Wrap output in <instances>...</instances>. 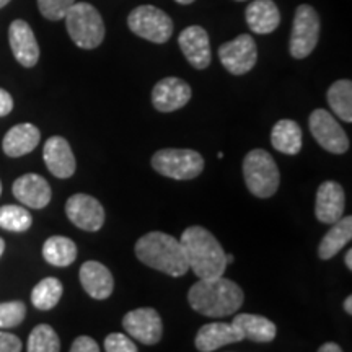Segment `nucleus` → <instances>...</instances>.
Here are the masks:
<instances>
[{"label": "nucleus", "instance_id": "nucleus-39", "mask_svg": "<svg viewBox=\"0 0 352 352\" xmlns=\"http://www.w3.org/2000/svg\"><path fill=\"white\" fill-rule=\"evenodd\" d=\"M344 310H346V314H352V297L351 296H347V298L344 300Z\"/></svg>", "mask_w": 352, "mask_h": 352}, {"label": "nucleus", "instance_id": "nucleus-21", "mask_svg": "<svg viewBox=\"0 0 352 352\" xmlns=\"http://www.w3.org/2000/svg\"><path fill=\"white\" fill-rule=\"evenodd\" d=\"M243 340L241 333L230 323H208L196 334V347L201 352H212L219 347Z\"/></svg>", "mask_w": 352, "mask_h": 352}, {"label": "nucleus", "instance_id": "nucleus-15", "mask_svg": "<svg viewBox=\"0 0 352 352\" xmlns=\"http://www.w3.org/2000/svg\"><path fill=\"white\" fill-rule=\"evenodd\" d=\"M346 196L344 189L336 182H324L316 191L315 215L320 222L333 226L344 215Z\"/></svg>", "mask_w": 352, "mask_h": 352}, {"label": "nucleus", "instance_id": "nucleus-40", "mask_svg": "<svg viewBox=\"0 0 352 352\" xmlns=\"http://www.w3.org/2000/svg\"><path fill=\"white\" fill-rule=\"evenodd\" d=\"M3 250H6V241H3L2 236H0V256L3 254Z\"/></svg>", "mask_w": 352, "mask_h": 352}, {"label": "nucleus", "instance_id": "nucleus-3", "mask_svg": "<svg viewBox=\"0 0 352 352\" xmlns=\"http://www.w3.org/2000/svg\"><path fill=\"white\" fill-rule=\"evenodd\" d=\"M135 256L145 266L165 274L179 277L189 270L182 241L164 232H151L135 243Z\"/></svg>", "mask_w": 352, "mask_h": 352}, {"label": "nucleus", "instance_id": "nucleus-33", "mask_svg": "<svg viewBox=\"0 0 352 352\" xmlns=\"http://www.w3.org/2000/svg\"><path fill=\"white\" fill-rule=\"evenodd\" d=\"M104 351L107 352H139L138 346L122 333H111L104 340Z\"/></svg>", "mask_w": 352, "mask_h": 352}, {"label": "nucleus", "instance_id": "nucleus-11", "mask_svg": "<svg viewBox=\"0 0 352 352\" xmlns=\"http://www.w3.org/2000/svg\"><path fill=\"white\" fill-rule=\"evenodd\" d=\"M122 327L131 338L147 346L157 344L164 334V324L157 310L153 308H135L127 311L122 318Z\"/></svg>", "mask_w": 352, "mask_h": 352}, {"label": "nucleus", "instance_id": "nucleus-38", "mask_svg": "<svg viewBox=\"0 0 352 352\" xmlns=\"http://www.w3.org/2000/svg\"><path fill=\"white\" fill-rule=\"evenodd\" d=\"M344 263H346L347 270L352 271V250H347V253H346V258H344Z\"/></svg>", "mask_w": 352, "mask_h": 352}, {"label": "nucleus", "instance_id": "nucleus-29", "mask_svg": "<svg viewBox=\"0 0 352 352\" xmlns=\"http://www.w3.org/2000/svg\"><path fill=\"white\" fill-rule=\"evenodd\" d=\"M28 352H60V341L50 324H38L30 333Z\"/></svg>", "mask_w": 352, "mask_h": 352}, {"label": "nucleus", "instance_id": "nucleus-26", "mask_svg": "<svg viewBox=\"0 0 352 352\" xmlns=\"http://www.w3.org/2000/svg\"><path fill=\"white\" fill-rule=\"evenodd\" d=\"M43 258L52 266H70L77 259V245L67 236H51L43 245Z\"/></svg>", "mask_w": 352, "mask_h": 352}, {"label": "nucleus", "instance_id": "nucleus-36", "mask_svg": "<svg viewBox=\"0 0 352 352\" xmlns=\"http://www.w3.org/2000/svg\"><path fill=\"white\" fill-rule=\"evenodd\" d=\"M13 109V98L12 95L8 94V91L2 90L0 88V118L7 116V114H10Z\"/></svg>", "mask_w": 352, "mask_h": 352}, {"label": "nucleus", "instance_id": "nucleus-41", "mask_svg": "<svg viewBox=\"0 0 352 352\" xmlns=\"http://www.w3.org/2000/svg\"><path fill=\"white\" fill-rule=\"evenodd\" d=\"M178 3H182V6H189V3H192L195 0H176Z\"/></svg>", "mask_w": 352, "mask_h": 352}, {"label": "nucleus", "instance_id": "nucleus-14", "mask_svg": "<svg viewBox=\"0 0 352 352\" xmlns=\"http://www.w3.org/2000/svg\"><path fill=\"white\" fill-rule=\"evenodd\" d=\"M178 44L192 67L199 70L209 67L210 60H212V52H210L209 34L202 26L192 25L183 30L178 38Z\"/></svg>", "mask_w": 352, "mask_h": 352}, {"label": "nucleus", "instance_id": "nucleus-22", "mask_svg": "<svg viewBox=\"0 0 352 352\" xmlns=\"http://www.w3.org/2000/svg\"><path fill=\"white\" fill-rule=\"evenodd\" d=\"M248 28L256 34H270L280 23L279 8L272 0H253L245 12Z\"/></svg>", "mask_w": 352, "mask_h": 352}, {"label": "nucleus", "instance_id": "nucleus-45", "mask_svg": "<svg viewBox=\"0 0 352 352\" xmlns=\"http://www.w3.org/2000/svg\"><path fill=\"white\" fill-rule=\"evenodd\" d=\"M239 2H243V0H239Z\"/></svg>", "mask_w": 352, "mask_h": 352}, {"label": "nucleus", "instance_id": "nucleus-27", "mask_svg": "<svg viewBox=\"0 0 352 352\" xmlns=\"http://www.w3.org/2000/svg\"><path fill=\"white\" fill-rule=\"evenodd\" d=\"M328 104L338 118L352 122V82H334L328 90Z\"/></svg>", "mask_w": 352, "mask_h": 352}, {"label": "nucleus", "instance_id": "nucleus-16", "mask_svg": "<svg viewBox=\"0 0 352 352\" xmlns=\"http://www.w3.org/2000/svg\"><path fill=\"white\" fill-rule=\"evenodd\" d=\"M8 41L13 56L23 67H33L39 59V46L34 33L26 21L15 20L8 28Z\"/></svg>", "mask_w": 352, "mask_h": 352}, {"label": "nucleus", "instance_id": "nucleus-30", "mask_svg": "<svg viewBox=\"0 0 352 352\" xmlns=\"http://www.w3.org/2000/svg\"><path fill=\"white\" fill-rule=\"evenodd\" d=\"M32 214L20 206H3L0 208V228L8 232H26L32 227Z\"/></svg>", "mask_w": 352, "mask_h": 352}, {"label": "nucleus", "instance_id": "nucleus-4", "mask_svg": "<svg viewBox=\"0 0 352 352\" xmlns=\"http://www.w3.org/2000/svg\"><path fill=\"white\" fill-rule=\"evenodd\" d=\"M70 39L82 50H95L104 39V23L100 12L87 2H76L65 13Z\"/></svg>", "mask_w": 352, "mask_h": 352}, {"label": "nucleus", "instance_id": "nucleus-18", "mask_svg": "<svg viewBox=\"0 0 352 352\" xmlns=\"http://www.w3.org/2000/svg\"><path fill=\"white\" fill-rule=\"evenodd\" d=\"M44 164L56 178H70L76 173V157L67 140L60 135L50 138L44 144Z\"/></svg>", "mask_w": 352, "mask_h": 352}, {"label": "nucleus", "instance_id": "nucleus-31", "mask_svg": "<svg viewBox=\"0 0 352 352\" xmlns=\"http://www.w3.org/2000/svg\"><path fill=\"white\" fill-rule=\"evenodd\" d=\"M26 316V307L23 302L13 300L0 303V329L19 327Z\"/></svg>", "mask_w": 352, "mask_h": 352}, {"label": "nucleus", "instance_id": "nucleus-37", "mask_svg": "<svg viewBox=\"0 0 352 352\" xmlns=\"http://www.w3.org/2000/svg\"><path fill=\"white\" fill-rule=\"evenodd\" d=\"M318 352H342V349L341 346L336 344V342H324V344L318 349Z\"/></svg>", "mask_w": 352, "mask_h": 352}, {"label": "nucleus", "instance_id": "nucleus-13", "mask_svg": "<svg viewBox=\"0 0 352 352\" xmlns=\"http://www.w3.org/2000/svg\"><path fill=\"white\" fill-rule=\"evenodd\" d=\"M191 100V87L178 77H166L153 87L152 103L157 111L171 113L186 107Z\"/></svg>", "mask_w": 352, "mask_h": 352}, {"label": "nucleus", "instance_id": "nucleus-44", "mask_svg": "<svg viewBox=\"0 0 352 352\" xmlns=\"http://www.w3.org/2000/svg\"><path fill=\"white\" fill-rule=\"evenodd\" d=\"M0 195H2V183H0Z\"/></svg>", "mask_w": 352, "mask_h": 352}, {"label": "nucleus", "instance_id": "nucleus-42", "mask_svg": "<svg viewBox=\"0 0 352 352\" xmlns=\"http://www.w3.org/2000/svg\"><path fill=\"white\" fill-rule=\"evenodd\" d=\"M226 261H227V264L233 263V256H232V254H226Z\"/></svg>", "mask_w": 352, "mask_h": 352}, {"label": "nucleus", "instance_id": "nucleus-24", "mask_svg": "<svg viewBox=\"0 0 352 352\" xmlns=\"http://www.w3.org/2000/svg\"><path fill=\"white\" fill-rule=\"evenodd\" d=\"M271 144L285 155H297L302 151V129L296 121L280 120L271 132Z\"/></svg>", "mask_w": 352, "mask_h": 352}, {"label": "nucleus", "instance_id": "nucleus-35", "mask_svg": "<svg viewBox=\"0 0 352 352\" xmlns=\"http://www.w3.org/2000/svg\"><path fill=\"white\" fill-rule=\"evenodd\" d=\"M69 352H100V346L94 338L90 336H78L76 341L72 342Z\"/></svg>", "mask_w": 352, "mask_h": 352}, {"label": "nucleus", "instance_id": "nucleus-20", "mask_svg": "<svg viewBox=\"0 0 352 352\" xmlns=\"http://www.w3.org/2000/svg\"><path fill=\"white\" fill-rule=\"evenodd\" d=\"M41 140V132L36 126L23 122V124L13 126L3 138L2 148L7 157L19 158L26 153L33 152Z\"/></svg>", "mask_w": 352, "mask_h": 352}, {"label": "nucleus", "instance_id": "nucleus-7", "mask_svg": "<svg viewBox=\"0 0 352 352\" xmlns=\"http://www.w3.org/2000/svg\"><path fill=\"white\" fill-rule=\"evenodd\" d=\"M131 32L151 43L164 44L173 34V20L160 8L140 6L127 16Z\"/></svg>", "mask_w": 352, "mask_h": 352}, {"label": "nucleus", "instance_id": "nucleus-12", "mask_svg": "<svg viewBox=\"0 0 352 352\" xmlns=\"http://www.w3.org/2000/svg\"><path fill=\"white\" fill-rule=\"evenodd\" d=\"M65 214L74 226L85 232H98L104 223V209L88 195H74L65 202Z\"/></svg>", "mask_w": 352, "mask_h": 352}, {"label": "nucleus", "instance_id": "nucleus-19", "mask_svg": "<svg viewBox=\"0 0 352 352\" xmlns=\"http://www.w3.org/2000/svg\"><path fill=\"white\" fill-rule=\"evenodd\" d=\"M80 284L85 292L96 300H104L113 294L114 279L104 264L87 261L80 267Z\"/></svg>", "mask_w": 352, "mask_h": 352}, {"label": "nucleus", "instance_id": "nucleus-34", "mask_svg": "<svg viewBox=\"0 0 352 352\" xmlns=\"http://www.w3.org/2000/svg\"><path fill=\"white\" fill-rule=\"evenodd\" d=\"M21 341L12 333L0 331V352H21Z\"/></svg>", "mask_w": 352, "mask_h": 352}, {"label": "nucleus", "instance_id": "nucleus-1", "mask_svg": "<svg viewBox=\"0 0 352 352\" xmlns=\"http://www.w3.org/2000/svg\"><path fill=\"white\" fill-rule=\"evenodd\" d=\"M243 300L245 294L240 285L222 276L199 279L188 292V302L192 310L210 318L236 314Z\"/></svg>", "mask_w": 352, "mask_h": 352}, {"label": "nucleus", "instance_id": "nucleus-25", "mask_svg": "<svg viewBox=\"0 0 352 352\" xmlns=\"http://www.w3.org/2000/svg\"><path fill=\"white\" fill-rule=\"evenodd\" d=\"M352 239V217L346 215L333 223L329 232L323 236L318 246V256L321 259H331L341 252Z\"/></svg>", "mask_w": 352, "mask_h": 352}, {"label": "nucleus", "instance_id": "nucleus-5", "mask_svg": "<svg viewBox=\"0 0 352 352\" xmlns=\"http://www.w3.org/2000/svg\"><path fill=\"white\" fill-rule=\"evenodd\" d=\"M243 178L250 192L261 199L274 196L280 182L274 158L263 148H254L245 157Z\"/></svg>", "mask_w": 352, "mask_h": 352}, {"label": "nucleus", "instance_id": "nucleus-2", "mask_svg": "<svg viewBox=\"0 0 352 352\" xmlns=\"http://www.w3.org/2000/svg\"><path fill=\"white\" fill-rule=\"evenodd\" d=\"M182 246L188 266L199 279H212L223 276L227 270L226 252L219 240L208 228L192 226L183 232Z\"/></svg>", "mask_w": 352, "mask_h": 352}, {"label": "nucleus", "instance_id": "nucleus-8", "mask_svg": "<svg viewBox=\"0 0 352 352\" xmlns=\"http://www.w3.org/2000/svg\"><path fill=\"white\" fill-rule=\"evenodd\" d=\"M320 16L314 7L303 3L296 10L290 34V56L296 59H305L318 44Z\"/></svg>", "mask_w": 352, "mask_h": 352}, {"label": "nucleus", "instance_id": "nucleus-32", "mask_svg": "<svg viewBox=\"0 0 352 352\" xmlns=\"http://www.w3.org/2000/svg\"><path fill=\"white\" fill-rule=\"evenodd\" d=\"M74 3H76V0H38V7L41 15L44 19L52 21L63 20L65 13H67V10Z\"/></svg>", "mask_w": 352, "mask_h": 352}, {"label": "nucleus", "instance_id": "nucleus-17", "mask_svg": "<svg viewBox=\"0 0 352 352\" xmlns=\"http://www.w3.org/2000/svg\"><path fill=\"white\" fill-rule=\"evenodd\" d=\"M13 196L30 209H43L51 202V186L43 176L28 173L20 176L12 186Z\"/></svg>", "mask_w": 352, "mask_h": 352}, {"label": "nucleus", "instance_id": "nucleus-9", "mask_svg": "<svg viewBox=\"0 0 352 352\" xmlns=\"http://www.w3.org/2000/svg\"><path fill=\"white\" fill-rule=\"evenodd\" d=\"M310 131L320 147L324 151L336 153H346L349 148V139H347L344 129H342L340 122L333 118V114L327 109H315L310 114Z\"/></svg>", "mask_w": 352, "mask_h": 352}, {"label": "nucleus", "instance_id": "nucleus-43", "mask_svg": "<svg viewBox=\"0 0 352 352\" xmlns=\"http://www.w3.org/2000/svg\"><path fill=\"white\" fill-rule=\"evenodd\" d=\"M8 2H10V0H0V8H2V7H6Z\"/></svg>", "mask_w": 352, "mask_h": 352}, {"label": "nucleus", "instance_id": "nucleus-28", "mask_svg": "<svg viewBox=\"0 0 352 352\" xmlns=\"http://www.w3.org/2000/svg\"><path fill=\"white\" fill-rule=\"evenodd\" d=\"M63 283L56 277H46V279L39 280L32 290V303L38 310H51L59 303L63 297Z\"/></svg>", "mask_w": 352, "mask_h": 352}, {"label": "nucleus", "instance_id": "nucleus-23", "mask_svg": "<svg viewBox=\"0 0 352 352\" xmlns=\"http://www.w3.org/2000/svg\"><path fill=\"white\" fill-rule=\"evenodd\" d=\"M232 324L241 333L243 340L254 342H271L277 334L276 324L261 315L240 314L233 316Z\"/></svg>", "mask_w": 352, "mask_h": 352}, {"label": "nucleus", "instance_id": "nucleus-10", "mask_svg": "<svg viewBox=\"0 0 352 352\" xmlns=\"http://www.w3.org/2000/svg\"><path fill=\"white\" fill-rule=\"evenodd\" d=\"M219 59L233 76L248 74L258 60L256 43L250 34H240L233 41L219 47Z\"/></svg>", "mask_w": 352, "mask_h": 352}, {"label": "nucleus", "instance_id": "nucleus-6", "mask_svg": "<svg viewBox=\"0 0 352 352\" xmlns=\"http://www.w3.org/2000/svg\"><path fill=\"white\" fill-rule=\"evenodd\" d=\"M153 170L171 179H195L204 170V158L189 148H164L152 157Z\"/></svg>", "mask_w": 352, "mask_h": 352}]
</instances>
